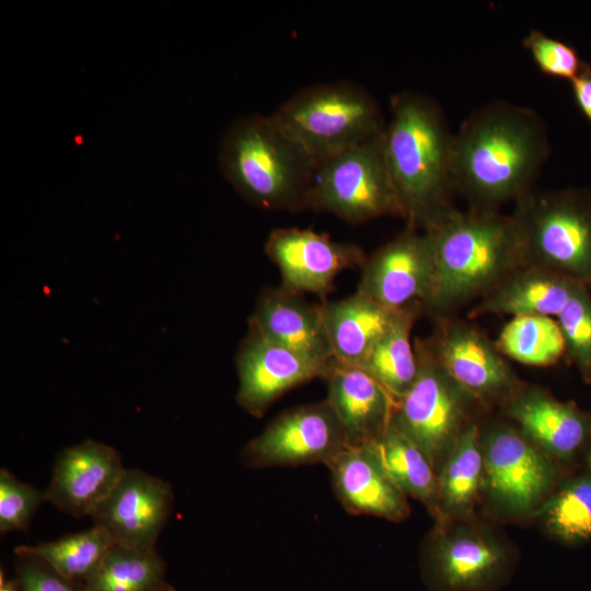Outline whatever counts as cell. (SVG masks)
Here are the masks:
<instances>
[{
    "instance_id": "cell-6",
    "label": "cell",
    "mask_w": 591,
    "mask_h": 591,
    "mask_svg": "<svg viewBox=\"0 0 591 591\" xmlns=\"http://www.w3.org/2000/svg\"><path fill=\"white\" fill-rule=\"evenodd\" d=\"M512 216L522 234L528 265L582 285L591 280V199L586 193L534 188L515 201Z\"/></svg>"
},
{
    "instance_id": "cell-29",
    "label": "cell",
    "mask_w": 591,
    "mask_h": 591,
    "mask_svg": "<svg viewBox=\"0 0 591 591\" xmlns=\"http://www.w3.org/2000/svg\"><path fill=\"white\" fill-rule=\"evenodd\" d=\"M495 343L506 358L532 367L552 366L566 351L558 322L545 315L512 316Z\"/></svg>"
},
{
    "instance_id": "cell-38",
    "label": "cell",
    "mask_w": 591,
    "mask_h": 591,
    "mask_svg": "<svg viewBox=\"0 0 591 591\" xmlns=\"http://www.w3.org/2000/svg\"><path fill=\"white\" fill-rule=\"evenodd\" d=\"M588 463H589V468H590V472H591V448H590V451H589Z\"/></svg>"
},
{
    "instance_id": "cell-34",
    "label": "cell",
    "mask_w": 591,
    "mask_h": 591,
    "mask_svg": "<svg viewBox=\"0 0 591 591\" xmlns=\"http://www.w3.org/2000/svg\"><path fill=\"white\" fill-rule=\"evenodd\" d=\"M14 553L15 579L21 591H83L81 584L66 579L40 558L22 552Z\"/></svg>"
},
{
    "instance_id": "cell-14",
    "label": "cell",
    "mask_w": 591,
    "mask_h": 591,
    "mask_svg": "<svg viewBox=\"0 0 591 591\" xmlns=\"http://www.w3.org/2000/svg\"><path fill=\"white\" fill-rule=\"evenodd\" d=\"M331 362L303 356L248 328L235 359L236 402L250 415L262 417L291 389L316 378L324 379Z\"/></svg>"
},
{
    "instance_id": "cell-23",
    "label": "cell",
    "mask_w": 591,
    "mask_h": 591,
    "mask_svg": "<svg viewBox=\"0 0 591 591\" xmlns=\"http://www.w3.org/2000/svg\"><path fill=\"white\" fill-rule=\"evenodd\" d=\"M322 304L333 360L350 366L364 360L402 311L387 309L359 291Z\"/></svg>"
},
{
    "instance_id": "cell-7",
    "label": "cell",
    "mask_w": 591,
    "mask_h": 591,
    "mask_svg": "<svg viewBox=\"0 0 591 591\" xmlns=\"http://www.w3.org/2000/svg\"><path fill=\"white\" fill-rule=\"evenodd\" d=\"M384 132L316 164L308 208L359 223L402 209L390 174Z\"/></svg>"
},
{
    "instance_id": "cell-16",
    "label": "cell",
    "mask_w": 591,
    "mask_h": 591,
    "mask_svg": "<svg viewBox=\"0 0 591 591\" xmlns=\"http://www.w3.org/2000/svg\"><path fill=\"white\" fill-rule=\"evenodd\" d=\"M126 468L117 450L86 439L56 457L46 501L76 518L92 517L114 490Z\"/></svg>"
},
{
    "instance_id": "cell-36",
    "label": "cell",
    "mask_w": 591,
    "mask_h": 591,
    "mask_svg": "<svg viewBox=\"0 0 591 591\" xmlns=\"http://www.w3.org/2000/svg\"><path fill=\"white\" fill-rule=\"evenodd\" d=\"M0 591H21L18 580H7L1 570Z\"/></svg>"
},
{
    "instance_id": "cell-18",
    "label": "cell",
    "mask_w": 591,
    "mask_h": 591,
    "mask_svg": "<svg viewBox=\"0 0 591 591\" xmlns=\"http://www.w3.org/2000/svg\"><path fill=\"white\" fill-rule=\"evenodd\" d=\"M248 325L275 344L322 362L333 361L323 304H312L282 286L260 294Z\"/></svg>"
},
{
    "instance_id": "cell-8",
    "label": "cell",
    "mask_w": 591,
    "mask_h": 591,
    "mask_svg": "<svg viewBox=\"0 0 591 591\" xmlns=\"http://www.w3.org/2000/svg\"><path fill=\"white\" fill-rule=\"evenodd\" d=\"M414 347L418 373L396 402L392 419L424 451L437 471L466 427L475 399L442 367L428 340L418 339Z\"/></svg>"
},
{
    "instance_id": "cell-20",
    "label": "cell",
    "mask_w": 591,
    "mask_h": 591,
    "mask_svg": "<svg viewBox=\"0 0 591 591\" xmlns=\"http://www.w3.org/2000/svg\"><path fill=\"white\" fill-rule=\"evenodd\" d=\"M326 399L336 413L350 447L378 438L392 420L396 401L368 372L333 360L324 378Z\"/></svg>"
},
{
    "instance_id": "cell-24",
    "label": "cell",
    "mask_w": 591,
    "mask_h": 591,
    "mask_svg": "<svg viewBox=\"0 0 591 591\" xmlns=\"http://www.w3.org/2000/svg\"><path fill=\"white\" fill-rule=\"evenodd\" d=\"M364 445L406 497L410 496L439 513L437 471L393 419L378 438Z\"/></svg>"
},
{
    "instance_id": "cell-13",
    "label": "cell",
    "mask_w": 591,
    "mask_h": 591,
    "mask_svg": "<svg viewBox=\"0 0 591 591\" xmlns=\"http://www.w3.org/2000/svg\"><path fill=\"white\" fill-rule=\"evenodd\" d=\"M173 501V489L167 482L140 470L126 468L91 518L115 544L151 551L155 549L170 518Z\"/></svg>"
},
{
    "instance_id": "cell-25",
    "label": "cell",
    "mask_w": 591,
    "mask_h": 591,
    "mask_svg": "<svg viewBox=\"0 0 591 591\" xmlns=\"http://www.w3.org/2000/svg\"><path fill=\"white\" fill-rule=\"evenodd\" d=\"M479 429L470 422L459 434L437 472L439 513L462 512L475 501L484 482Z\"/></svg>"
},
{
    "instance_id": "cell-27",
    "label": "cell",
    "mask_w": 591,
    "mask_h": 591,
    "mask_svg": "<svg viewBox=\"0 0 591 591\" xmlns=\"http://www.w3.org/2000/svg\"><path fill=\"white\" fill-rule=\"evenodd\" d=\"M114 545L113 538L103 528L93 525L56 541L18 546L14 552L36 556L66 579L83 586Z\"/></svg>"
},
{
    "instance_id": "cell-28",
    "label": "cell",
    "mask_w": 591,
    "mask_h": 591,
    "mask_svg": "<svg viewBox=\"0 0 591 591\" xmlns=\"http://www.w3.org/2000/svg\"><path fill=\"white\" fill-rule=\"evenodd\" d=\"M165 576V561L155 549L143 551L115 544L83 591H157Z\"/></svg>"
},
{
    "instance_id": "cell-19",
    "label": "cell",
    "mask_w": 591,
    "mask_h": 591,
    "mask_svg": "<svg viewBox=\"0 0 591 591\" xmlns=\"http://www.w3.org/2000/svg\"><path fill=\"white\" fill-rule=\"evenodd\" d=\"M326 466L336 498L350 514L390 521H402L409 514L407 497L389 478L369 447H348Z\"/></svg>"
},
{
    "instance_id": "cell-33",
    "label": "cell",
    "mask_w": 591,
    "mask_h": 591,
    "mask_svg": "<svg viewBox=\"0 0 591 591\" xmlns=\"http://www.w3.org/2000/svg\"><path fill=\"white\" fill-rule=\"evenodd\" d=\"M523 46L530 51L537 68L551 77L571 81L583 63L575 47L538 30H532L523 38Z\"/></svg>"
},
{
    "instance_id": "cell-1",
    "label": "cell",
    "mask_w": 591,
    "mask_h": 591,
    "mask_svg": "<svg viewBox=\"0 0 591 591\" xmlns=\"http://www.w3.org/2000/svg\"><path fill=\"white\" fill-rule=\"evenodd\" d=\"M549 154L545 125L533 109L505 101L488 103L453 136L454 189L470 208L498 210L534 189Z\"/></svg>"
},
{
    "instance_id": "cell-2",
    "label": "cell",
    "mask_w": 591,
    "mask_h": 591,
    "mask_svg": "<svg viewBox=\"0 0 591 591\" xmlns=\"http://www.w3.org/2000/svg\"><path fill=\"white\" fill-rule=\"evenodd\" d=\"M425 231L432 241L434 274L421 308L437 315L482 299L528 265L522 234L512 215L453 208Z\"/></svg>"
},
{
    "instance_id": "cell-9",
    "label": "cell",
    "mask_w": 591,
    "mask_h": 591,
    "mask_svg": "<svg viewBox=\"0 0 591 591\" xmlns=\"http://www.w3.org/2000/svg\"><path fill=\"white\" fill-rule=\"evenodd\" d=\"M349 445L346 432L327 399L289 409L242 450L250 467L327 465Z\"/></svg>"
},
{
    "instance_id": "cell-5",
    "label": "cell",
    "mask_w": 591,
    "mask_h": 591,
    "mask_svg": "<svg viewBox=\"0 0 591 591\" xmlns=\"http://www.w3.org/2000/svg\"><path fill=\"white\" fill-rule=\"evenodd\" d=\"M269 117L316 164L384 132L373 95L341 80L304 86Z\"/></svg>"
},
{
    "instance_id": "cell-30",
    "label": "cell",
    "mask_w": 591,
    "mask_h": 591,
    "mask_svg": "<svg viewBox=\"0 0 591 591\" xmlns=\"http://www.w3.org/2000/svg\"><path fill=\"white\" fill-rule=\"evenodd\" d=\"M548 531L557 538L578 544L591 540V474L566 483L541 508Z\"/></svg>"
},
{
    "instance_id": "cell-35",
    "label": "cell",
    "mask_w": 591,
    "mask_h": 591,
    "mask_svg": "<svg viewBox=\"0 0 591 591\" xmlns=\"http://www.w3.org/2000/svg\"><path fill=\"white\" fill-rule=\"evenodd\" d=\"M570 82L575 101L591 124V65L583 61L581 69Z\"/></svg>"
},
{
    "instance_id": "cell-26",
    "label": "cell",
    "mask_w": 591,
    "mask_h": 591,
    "mask_svg": "<svg viewBox=\"0 0 591 591\" xmlns=\"http://www.w3.org/2000/svg\"><path fill=\"white\" fill-rule=\"evenodd\" d=\"M419 310V306L402 310L364 360L356 366L372 375L396 402L408 391L418 373L410 334Z\"/></svg>"
},
{
    "instance_id": "cell-4",
    "label": "cell",
    "mask_w": 591,
    "mask_h": 591,
    "mask_svg": "<svg viewBox=\"0 0 591 591\" xmlns=\"http://www.w3.org/2000/svg\"><path fill=\"white\" fill-rule=\"evenodd\" d=\"M219 166L239 194L260 208H308L316 163L269 116L234 120L221 140Z\"/></svg>"
},
{
    "instance_id": "cell-11",
    "label": "cell",
    "mask_w": 591,
    "mask_h": 591,
    "mask_svg": "<svg viewBox=\"0 0 591 591\" xmlns=\"http://www.w3.org/2000/svg\"><path fill=\"white\" fill-rule=\"evenodd\" d=\"M418 230L408 224L367 257L357 291L394 311L421 308L432 286L434 259L430 234Z\"/></svg>"
},
{
    "instance_id": "cell-17",
    "label": "cell",
    "mask_w": 591,
    "mask_h": 591,
    "mask_svg": "<svg viewBox=\"0 0 591 591\" xmlns=\"http://www.w3.org/2000/svg\"><path fill=\"white\" fill-rule=\"evenodd\" d=\"M505 549L475 532L442 535L431 543L425 576L433 591H493L508 568Z\"/></svg>"
},
{
    "instance_id": "cell-31",
    "label": "cell",
    "mask_w": 591,
    "mask_h": 591,
    "mask_svg": "<svg viewBox=\"0 0 591 591\" xmlns=\"http://www.w3.org/2000/svg\"><path fill=\"white\" fill-rule=\"evenodd\" d=\"M566 350L584 381H591V297L580 287L557 316Z\"/></svg>"
},
{
    "instance_id": "cell-21",
    "label": "cell",
    "mask_w": 591,
    "mask_h": 591,
    "mask_svg": "<svg viewBox=\"0 0 591 591\" xmlns=\"http://www.w3.org/2000/svg\"><path fill=\"white\" fill-rule=\"evenodd\" d=\"M506 403L507 414L521 432L558 459L572 457L590 434V421L584 414L540 389L520 387Z\"/></svg>"
},
{
    "instance_id": "cell-37",
    "label": "cell",
    "mask_w": 591,
    "mask_h": 591,
    "mask_svg": "<svg viewBox=\"0 0 591 591\" xmlns=\"http://www.w3.org/2000/svg\"><path fill=\"white\" fill-rule=\"evenodd\" d=\"M157 591H176L172 586L167 584L166 582L160 587Z\"/></svg>"
},
{
    "instance_id": "cell-12",
    "label": "cell",
    "mask_w": 591,
    "mask_h": 591,
    "mask_svg": "<svg viewBox=\"0 0 591 591\" xmlns=\"http://www.w3.org/2000/svg\"><path fill=\"white\" fill-rule=\"evenodd\" d=\"M482 447L484 483L489 493L514 511L533 510L555 473L544 451L520 429L505 425L493 428Z\"/></svg>"
},
{
    "instance_id": "cell-3",
    "label": "cell",
    "mask_w": 591,
    "mask_h": 591,
    "mask_svg": "<svg viewBox=\"0 0 591 591\" xmlns=\"http://www.w3.org/2000/svg\"><path fill=\"white\" fill-rule=\"evenodd\" d=\"M453 136L432 99L418 92L392 97L384 150L402 217L409 225L425 230L455 208Z\"/></svg>"
},
{
    "instance_id": "cell-10",
    "label": "cell",
    "mask_w": 591,
    "mask_h": 591,
    "mask_svg": "<svg viewBox=\"0 0 591 591\" xmlns=\"http://www.w3.org/2000/svg\"><path fill=\"white\" fill-rule=\"evenodd\" d=\"M429 345L452 379L475 401L507 402L520 383L495 341L472 324L442 316Z\"/></svg>"
},
{
    "instance_id": "cell-15",
    "label": "cell",
    "mask_w": 591,
    "mask_h": 591,
    "mask_svg": "<svg viewBox=\"0 0 591 591\" xmlns=\"http://www.w3.org/2000/svg\"><path fill=\"white\" fill-rule=\"evenodd\" d=\"M265 252L279 268L282 287L300 294L327 292L339 273L362 266L367 258L356 244L299 228L273 230Z\"/></svg>"
},
{
    "instance_id": "cell-22",
    "label": "cell",
    "mask_w": 591,
    "mask_h": 591,
    "mask_svg": "<svg viewBox=\"0 0 591 591\" xmlns=\"http://www.w3.org/2000/svg\"><path fill=\"white\" fill-rule=\"evenodd\" d=\"M582 286L546 268L526 265L479 299L468 315L558 316Z\"/></svg>"
},
{
    "instance_id": "cell-32",
    "label": "cell",
    "mask_w": 591,
    "mask_h": 591,
    "mask_svg": "<svg viewBox=\"0 0 591 591\" xmlns=\"http://www.w3.org/2000/svg\"><path fill=\"white\" fill-rule=\"evenodd\" d=\"M45 491L20 480L7 468L0 470V533L26 531Z\"/></svg>"
}]
</instances>
